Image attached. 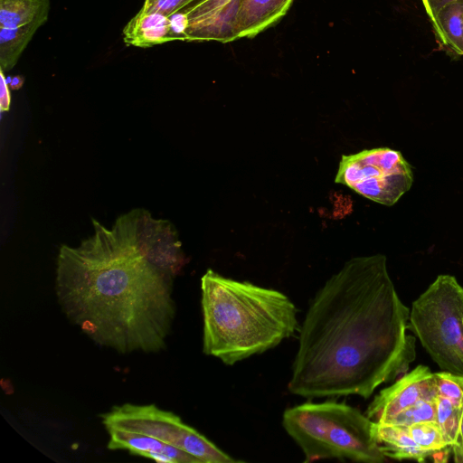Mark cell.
<instances>
[{
  "label": "cell",
  "instance_id": "cell-26",
  "mask_svg": "<svg viewBox=\"0 0 463 463\" xmlns=\"http://www.w3.org/2000/svg\"><path fill=\"white\" fill-rule=\"evenodd\" d=\"M145 1H147V0H145Z\"/></svg>",
  "mask_w": 463,
  "mask_h": 463
},
{
  "label": "cell",
  "instance_id": "cell-3",
  "mask_svg": "<svg viewBox=\"0 0 463 463\" xmlns=\"http://www.w3.org/2000/svg\"><path fill=\"white\" fill-rule=\"evenodd\" d=\"M201 293L203 351L225 364L266 352L298 330L297 307L279 290L208 269Z\"/></svg>",
  "mask_w": 463,
  "mask_h": 463
},
{
  "label": "cell",
  "instance_id": "cell-23",
  "mask_svg": "<svg viewBox=\"0 0 463 463\" xmlns=\"http://www.w3.org/2000/svg\"><path fill=\"white\" fill-rule=\"evenodd\" d=\"M425 10L431 20L444 6L463 0H421Z\"/></svg>",
  "mask_w": 463,
  "mask_h": 463
},
{
  "label": "cell",
  "instance_id": "cell-24",
  "mask_svg": "<svg viewBox=\"0 0 463 463\" xmlns=\"http://www.w3.org/2000/svg\"><path fill=\"white\" fill-rule=\"evenodd\" d=\"M453 459L457 463H463V411L456 442L451 446Z\"/></svg>",
  "mask_w": 463,
  "mask_h": 463
},
{
  "label": "cell",
  "instance_id": "cell-7",
  "mask_svg": "<svg viewBox=\"0 0 463 463\" xmlns=\"http://www.w3.org/2000/svg\"><path fill=\"white\" fill-rule=\"evenodd\" d=\"M335 181L371 201L391 206L409 191L413 174L400 151L378 147L342 156Z\"/></svg>",
  "mask_w": 463,
  "mask_h": 463
},
{
  "label": "cell",
  "instance_id": "cell-17",
  "mask_svg": "<svg viewBox=\"0 0 463 463\" xmlns=\"http://www.w3.org/2000/svg\"><path fill=\"white\" fill-rule=\"evenodd\" d=\"M408 430L415 443L431 455L434 452L451 447L447 442L436 420L414 423L408 426Z\"/></svg>",
  "mask_w": 463,
  "mask_h": 463
},
{
  "label": "cell",
  "instance_id": "cell-6",
  "mask_svg": "<svg viewBox=\"0 0 463 463\" xmlns=\"http://www.w3.org/2000/svg\"><path fill=\"white\" fill-rule=\"evenodd\" d=\"M106 429L150 436L198 458L202 463H234L232 458L175 413L155 404L124 403L101 414Z\"/></svg>",
  "mask_w": 463,
  "mask_h": 463
},
{
  "label": "cell",
  "instance_id": "cell-20",
  "mask_svg": "<svg viewBox=\"0 0 463 463\" xmlns=\"http://www.w3.org/2000/svg\"><path fill=\"white\" fill-rule=\"evenodd\" d=\"M434 377L438 395L463 408V377L446 371L434 373Z\"/></svg>",
  "mask_w": 463,
  "mask_h": 463
},
{
  "label": "cell",
  "instance_id": "cell-14",
  "mask_svg": "<svg viewBox=\"0 0 463 463\" xmlns=\"http://www.w3.org/2000/svg\"><path fill=\"white\" fill-rule=\"evenodd\" d=\"M48 17L39 18L30 24L15 27H0V69L4 72L12 70L36 31Z\"/></svg>",
  "mask_w": 463,
  "mask_h": 463
},
{
  "label": "cell",
  "instance_id": "cell-16",
  "mask_svg": "<svg viewBox=\"0 0 463 463\" xmlns=\"http://www.w3.org/2000/svg\"><path fill=\"white\" fill-rule=\"evenodd\" d=\"M50 0H0V27L15 28L48 17Z\"/></svg>",
  "mask_w": 463,
  "mask_h": 463
},
{
  "label": "cell",
  "instance_id": "cell-11",
  "mask_svg": "<svg viewBox=\"0 0 463 463\" xmlns=\"http://www.w3.org/2000/svg\"><path fill=\"white\" fill-rule=\"evenodd\" d=\"M293 0H241L236 18V36L251 38L279 22Z\"/></svg>",
  "mask_w": 463,
  "mask_h": 463
},
{
  "label": "cell",
  "instance_id": "cell-2",
  "mask_svg": "<svg viewBox=\"0 0 463 463\" xmlns=\"http://www.w3.org/2000/svg\"><path fill=\"white\" fill-rule=\"evenodd\" d=\"M409 308L384 255L355 257L311 301L299 329L288 391L305 398H369L415 359Z\"/></svg>",
  "mask_w": 463,
  "mask_h": 463
},
{
  "label": "cell",
  "instance_id": "cell-13",
  "mask_svg": "<svg viewBox=\"0 0 463 463\" xmlns=\"http://www.w3.org/2000/svg\"><path fill=\"white\" fill-rule=\"evenodd\" d=\"M373 434L386 458L423 462L431 456L415 443L406 426L373 421Z\"/></svg>",
  "mask_w": 463,
  "mask_h": 463
},
{
  "label": "cell",
  "instance_id": "cell-25",
  "mask_svg": "<svg viewBox=\"0 0 463 463\" xmlns=\"http://www.w3.org/2000/svg\"><path fill=\"white\" fill-rule=\"evenodd\" d=\"M23 85V79L19 76H16L12 79L10 82V86L12 89L17 90Z\"/></svg>",
  "mask_w": 463,
  "mask_h": 463
},
{
  "label": "cell",
  "instance_id": "cell-19",
  "mask_svg": "<svg viewBox=\"0 0 463 463\" xmlns=\"http://www.w3.org/2000/svg\"><path fill=\"white\" fill-rule=\"evenodd\" d=\"M436 399L421 400L393 416L385 424L408 427L418 422L435 420Z\"/></svg>",
  "mask_w": 463,
  "mask_h": 463
},
{
  "label": "cell",
  "instance_id": "cell-10",
  "mask_svg": "<svg viewBox=\"0 0 463 463\" xmlns=\"http://www.w3.org/2000/svg\"><path fill=\"white\" fill-rule=\"evenodd\" d=\"M107 430L109 449L128 450L161 463H202L195 457L150 436L117 428Z\"/></svg>",
  "mask_w": 463,
  "mask_h": 463
},
{
  "label": "cell",
  "instance_id": "cell-15",
  "mask_svg": "<svg viewBox=\"0 0 463 463\" xmlns=\"http://www.w3.org/2000/svg\"><path fill=\"white\" fill-rule=\"evenodd\" d=\"M430 21L439 41L463 55V1L444 6Z\"/></svg>",
  "mask_w": 463,
  "mask_h": 463
},
{
  "label": "cell",
  "instance_id": "cell-4",
  "mask_svg": "<svg viewBox=\"0 0 463 463\" xmlns=\"http://www.w3.org/2000/svg\"><path fill=\"white\" fill-rule=\"evenodd\" d=\"M282 425L302 449L306 462L336 458L382 463L386 459L374 439L373 421L344 402H305L288 408Z\"/></svg>",
  "mask_w": 463,
  "mask_h": 463
},
{
  "label": "cell",
  "instance_id": "cell-1",
  "mask_svg": "<svg viewBox=\"0 0 463 463\" xmlns=\"http://www.w3.org/2000/svg\"><path fill=\"white\" fill-rule=\"evenodd\" d=\"M92 224L79 246L60 248L55 292L62 312L95 344L119 354L165 349L175 316L174 279L184 264L175 229L145 209L110 228Z\"/></svg>",
  "mask_w": 463,
  "mask_h": 463
},
{
  "label": "cell",
  "instance_id": "cell-18",
  "mask_svg": "<svg viewBox=\"0 0 463 463\" xmlns=\"http://www.w3.org/2000/svg\"><path fill=\"white\" fill-rule=\"evenodd\" d=\"M462 411L463 408L454 405L446 398L437 396L435 420L449 446H453L456 442Z\"/></svg>",
  "mask_w": 463,
  "mask_h": 463
},
{
  "label": "cell",
  "instance_id": "cell-22",
  "mask_svg": "<svg viewBox=\"0 0 463 463\" xmlns=\"http://www.w3.org/2000/svg\"><path fill=\"white\" fill-rule=\"evenodd\" d=\"M0 90H1V97H0V109L1 111H8L11 103V95L9 90V86L6 81V78L5 77V72L0 70Z\"/></svg>",
  "mask_w": 463,
  "mask_h": 463
},
{
  "label": "cell",
  "instance_id": "cell-9",
  "mask_svg": "<svg viewBox=\"0 0 463 463\" xmlns=\"http://www.w3.org/2000/svg\"><path fill=\"white\" fill-rule=\"evenodd\" d=\"M241 0H197L183 11L187 19L185 41H218L237 39L236 18Z\"/></svg>",
  "mask_w": 463,
  "mask_h": 463
},
{
  "label": "cell",
  "instance_id": "cell-12",
  "mask_svg": "<svg viewBox=\"0 0 463 463\" xmlns=\"http://www.w3.org/2000/svg\"><path fill=\"white\" fill-rule=\"evenodd\" d=\"M123 35L128 45L143 48L174 40L169 16L140 10L125 26Z\"/></svg>",
  "mask_w": 463,
  "mask_h": 463
},
{
  "label": "cell",
  "instance_id": "cell-21",
  "mask_svg": "<svg viewBox=\"0 0 463 463\" xmlns=\"http://www.w3.org/2000/svg\"><path fill=\"white\" fill-rule=\"evenodd\" d=\"M197 0H144L141 12H157L166 16L178 13Z\"/></svg>",
  "mask_w": 463,
  "mask_h": 463
},
{
  "label": "cell",
  "instance_id": "cell-5",
  "mask_svg": "<svg viewBox=\"0 0 463 463\" xmlns=\"http://www.w3.org/2000/svg\"><path fill=\"white\" fill-rule=\"evenodd\" d=\"M408 329L442 371L463 377V287L442 274L412 303Z\"/></svg>",
  "mask_w": 463,
  "mask_h": 463
},
{
  "label": "cell",
  "instance_id": "cell-8",
  "mask_svg": "<svg viewBox=\"0 0 463 463\" xmlns=\"http://www.w3.org/2000/svg\"><path fill=\"white\" fill-rule=\"evenodd\" d=\"M437 396L434 373L428 366L418 365L382 390L368 406L366 416L374 422L386 423L418 402L435 400Z\"/></svg>",
  "mask_w": 463,
  "mask_h": 463
}]
</instances>
